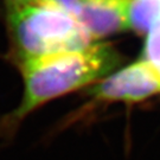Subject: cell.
Instances as JSON below:
<instances>
[{
    "instance_id": "cell-1",
    "label": "cell",
    "mask_w": 160,
    "mask_h": 160,
    "mask_svg": "<svg viewBox=\"0 0 160 160\" xmlns=\"http://www.w3.org/2000/svg\"><path fill=\"white\" fill-rule=\"evenodd\" d=\"M120 62L119 52L101 43L75 51L19 61L24 94L8 123L17 126L44 103L100 81Z\"/></svg>"
},
{
    "instance_id": "cell-2",
    "label": "cell",
    "mask_w": 160,
    "mask_h": 160,
    "mask_svg": "<svg viewBox=\"0 0 160 160\" xmlns=\"http://www.w3.org/2000/svg\"><path fill=\"white\" fill-rule=\"evenodd\" d=\"M7 6L8 32L18 62L75 51L92 44L86 31L67 11L37 1Z\"/></svg>"
},
{
    "instance_id": "cell-3",
    "label": "cell",
    "mask_w": 160,
    "mask_h": 160,
    "mask_svg": "<svg viewBox=\"0 0 160 160\" xmlns=\"http://www.w3.org/2000/svg\"><path fill=\"white\" fill-rule=\"evenodd\" d=\"M88 92L102 102H141L160 94V72L153 64L139 58L97 82Z\"/></svg>"
},
{
    "instance_id": "cell-4",
    "label": "cell",
    "mask_w": 160,
    "mask_h": 160,
    "mask_svg": "<svg viewBox=\"0 0 160 160\" xmlns=\"http://www.w3.org/2000/svg\"><path fill=\"white\" fill-rule=\"evenodd\" d=\"M131 1L81 0L70 14L94 42L131 29Z\"/></svg>"
},
{
    "instance_id": "cell-5",
    "label": "cell",
    "mask_w": 160,
    "mask_h": 160,
    "mask_svg": "<svg viewBox=\"0 0 160 160\" xmlns=\"http://www.w3.org/2000/svg\"><path fill=\"white\" fill-rule=\"evenodd\" d=\"M129 25L145 36L141 58L160 69V0H132Z\"/></svg>"
},
{
    "instance_id": "cell-6",
    "label": "cell",
    "mask_w": 160,
    "mask_h": 160,
    "mask_svg": "<svg viewBox=\"0 0 160 160\" xmlns=\"http://www.w3.org/2000/svg\"><path fill=\"white\" fill-rule=\"evenodd\" d=\"M40 4H45V5H51L53 7L61 8L63 11H67L68 13H71L74 11V8L80 4L81 0H33Z\"/></svg>"
},
{
    "instance_id": "cell-7",
    "label": "cell",
    "mask_w": 160,
    "mask_h": 160,
    "mask_svg": "<svg viewBox=\"0 0 160 160\" xmlns=\"http://www.w3.org/2000/svg\"><path fill=\"white\" fill-rule=\"evenodd\" d=\"M33 0H7V5H26Z\"/></svg>"
}]
</instances>
